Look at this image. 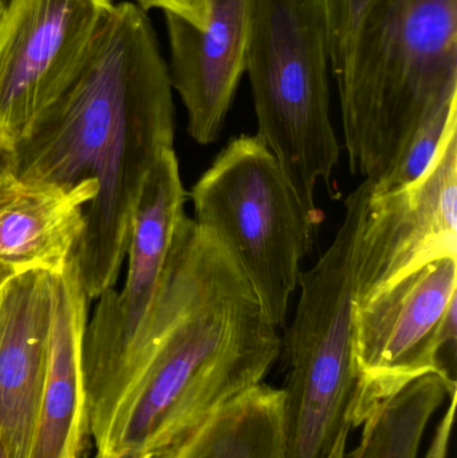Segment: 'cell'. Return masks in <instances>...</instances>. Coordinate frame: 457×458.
I'll use <instances>...</instances> for the list:
<instances>
[{
	"label": "cell",
	"instance_id": "1",
	"mask_svg": "<svg viewBox=\"0 0 457 458\" xmlns=\"http://www.w3.org/2000/svg\"><path fill=\"white\" fill-rule=\"evenodd\" d=\"M282 336L233 256L185 215L144 333L88 398L93 458L157 451L263 384Z\"/></svg>",
	"mask_w": 457,
	"mask_h": 458
},
{
	"label": "cell",
	"instance_id": "2",
	"mask_svg": "<svg viewBox=\"0 0 457 458\" xmlns=\"http://www.w3.org/2000/svg\"><path fill=\"white\" fill-rule=\"evenodd\" d=\"M173 141V89L152 21L134 3L114 4L77 77L13 147L19 176L97 184L74 253L89 301L114 288L145 180Z\"/></svg>",
	"mask_w": 457,
	"mask_h": 458
},
{
	"label": "cell",
	"instance_id": "3",
	"mask_svg": "<svg viewBox=\"0 0 457 458\" xmlns=\"http://www.w3.org/2000/svg\"><path fill=\"white\" fill-rule=\"evenodd\" d=\"M337 88L349 165L377 182L457 96V0H372Z\"/></svg>",
	"mask_w": 457,
	"mask_h": 458
},
{
	"label": "cell",
	"instance_id": "4",
	"mask_svg": "<svg viewBox=\"0 0 457 458\" xmlns=\"http://www.w3.org/2000/svg\"><path fill=\"white\" fill-rule=\"evenodd\" d=\"M370 187L364 180L346 198L332 244L300 275L297 310L282 338L284 458H327L340 436L351 430L353 315Z\"/></svg>",
	"mask_w": 457,
	"mask_h": 458
},
{
	"label": "cell",
	"instance_id": "5",
	"mask_svg": "<svg viewBox=\"0 0 457 458\" xmlns=\"http://www.w3.org/2000/svg\"><path fill=\"white\" fill-rule=\"evenodd\" d=\"M330 39L322 0H254L246 55L258 136L319 225L318 182L330 185L341 147L330 117Z\"/></svg>",
	"mask_w": 457,
	"mask_h": 458
},
{
	"label": "cell",
	"instance_id": "6",
	"mask_svg": "<svg viewBox=\"0 0 457 458\" xmlns=\"http://www.w3.org/2000/svg\"><path fill=\"white\" fill-rule=\"evenodd\" d=\"M199 225L225 248L268 319L284 327L314 228L278 160L258 134L230 140L188 193Z\"/></svg>",
	"mask_w": 457,
	"mask_h": 458
},
{
	"label": "cell",
	"instance_id": "7",
	"mask_svg": "<svg viewBox=\"0 0 457 458\" xmlns=\"http://www.w3.org/2000/svg\"><path fill=\"white\" fill-rule=\"evenodd\" d=\"M457 258H443L357 301L351 428L427 374L456 387Z\"/></svg>",
	"mask_w": 457,
	"mask_h": 458
},
{
	"label": "cell",
	"instance_id": "8",
	"mask_svg": "<svg viewBox=\"0 0 457 458\" xmlns=\"http://www.w3.org/2000/svg\"><path fill=\"white\" fill-rule=\"evenodd\" d=\"M113 0H0V136H30L85 64Z\"/></svg>",
	"mask_w": 457,
	"mask_h": 458
},
{
	"label": "cell",
	"instance_id": "9",
	"mask_svg": "<svg viewBox=\"0 0 457 458\" xmlns=\"http://www.w3.org/2000/svg\"><path fill=\"white\" fill-rule=\"evenodd\" d=\"M187 200L176 153L165 150L148 174L134 211L123 287L110 288L97 299L86 325V401L117 374L144 333L163 287Z\"/></svg>",
	"mask_w": 457,
	"mask_h": 458
},
{
	"label": "cell",
	"instance_id": "10",
	"mask_svg": "<svg viewBox=\"0 0 457 458\" xmlns=\"http://www.w3.org/2000/svg\"><path fill=\"white\" fill-rule=\"evenodd\" d=\"M443 258H457V125L416 184L389 195L370 192L357 301Z\"/></svg>",
	"mask_w": 457,
	"mask_h": 458
},
{
	"label": "cell",
	"instance_id": "11",
	"mask_svg": "<svg viewBox=\"0 0 457 458\" xmlns=\"http://www.w3.org/2000/svg\"><path fill=\"white\" fill-rule=\"evenodd\" d=\"M254 0H208L206 29L165 13L169 78L198 144L219 139L243 72Z\"/></svg>",
	"mask_w": 457,
	"mask_h": 458
},
{
	"label": "cell",
	"instance_id": "12",
	"mask_svg": "<svg viewBox=\"0 0 457 458\" xmlns=\"http://www.w3.org/2000/svg\"><path fill=\"white\" fill-rule=\"evenodd\" d=\"M54 274L27 269L0 288V436L29 458L47 368Z\"/></svg>",
	"mask_w": 457,
	"mask_h": 458
},
{
	"label": "cell",
	"instance_id": "13",
	"mask_svg": "<svg viewBox=\"0 0 457 458\" xmlns=\"http://www.w3.org/2000/svg\"><path fill=\"white\" fill-rule=\"evenodd\" d=\"M89 298L75 256L54 274L47 368L29 458H80L89 435L83 342Z\"/></svg>",
	"mask_w": 457,
	"mask_h": 458
},
{
	"label": "cell",
	"instance_id": "14",
	"mask_svg": "<svg viewBox=\"0 0 457 458\" xmlns=\"http://www.w3.org/2000/svg\"><path fill=\"white\" fill-rule=\"evenodd\" d=\"M96 195L91 180L64 187L19 176L13 164L0 174V263L58 274L74 256Z\"/></svg>",
	"mask_w": 457,
	"mask_h": 458
},
{
	"label": "cell",
	"instance_id": "15",
	"mask_svg": "<svg viewBox=\"0 0 457 458\" xmlns=\"http://www.w3.org/2000/svg\"><path fill=\"white\" fill-rule=\"evenodd\" d=\"M453 393L437 374L410 382L362 422L359 445L343 458H419L429 421Z\"/></svg>",
	"mask_w": 457,
	"mask_h": 458
},
{
	"label": "cell",
	"instance_id": "16",
	"mask_svg": "<svg viewBox=\"0 0 457 458\" xmlns=\"http://www.w3.org/2000/svg\"><path fill=\"white\" fill-rule=\"evenodd\" d=\"M457 125V96L445 102L423 123L400 156L394 168L372 182L373 196L389 195L407 190L419 182L431 165L448 131Z\"/></svg>",
	"mask_w": 457,
	"mask_h": 458
},
{
	"label": "cell",
	"instance_id": "17",
	"mask_svg": "<svg viewBox=\"0 0 457 458\" xmlns=\"http://www.w3.org/2000/svg\"><path fill=\"white\" fill-rule=\"evenodd\" d=\"M370 2L372 0H322L329 27L330 69L337 83L346 74L357 30Z\"/></svg>",
	"mask_w": 457,
	"mask_h": 458
},
{
	"label": "cell",
	"instance_id": "18",
	"mask_svg": "<svg viewBox=\"0 0 457 458\" xmlns=\"http://www.w3.org/2000/svg\"><path fill=\"white\" fill-rule=\"evenodd\" d=\"M139 7L148 13L152 8H160L164 13H172L184 19L188 23L203 30L208 19V0H137Z\"/></svg>",
	"mask_w": 457,
	"mask_h": 458
},
{
	"label": "cell",
	"instance_id": "19",
	"mask_svg": "<svg viewBox=\"0 0 457 458\" xmlns=\"http://www.w3.org/2000/svg\"><path fill=\"white\" fill-rule=\"evenodd\" d=\"M456 406L457 393L450 397V405H448L444 416L437 425L436 432H435L434 438H432L426 458H447L453 421H455Z\"/></svg>",
	"mask_w": 457,
	"mask_h": 458
},
{
	"label": "cell",
	"instance_id": "20",
	"mask_svg": "<svg viewBox=\"0 0 457 458\" xmlns=\"http://www.w3.org/2000/svg\"><path fill=\"white\" fill-rule=\"evenodd\" d=\"M13 164V147L0 136V174Z\"/></svg>",
	"mask_w": 457,
	"mask_h": 458
},
{
	"label": "cell",
	"instance_id": "21",
	"mask_svg": "<svg viewBox=\"0 0 457 458\" xmlns=\"http://www.w3.org/2000/svg\"><path fill=\"white\" fill-rule=\"evenodd\" d=\"M351 430H345L343 435L338 438L335 443L334 448H333L332 454L327 458H343L346 454V443H348V436Z\"/></svg>",
	"mask_w": 457,
	"mask_h": 458
},
{
	"label": "cell",
	"instance_id": "22",
	"mask_svg": "<svg viewBox=\"0 0 457 458\" xmlns=\"http://www.w3.org/2000/svg\"><path fill=\"white\" fill-rule=\"evenodd\" d=\"M21 269L15 268V267L7 266V264L0 263V288L5 284L8 279L13 276V275L19 274Z\"/></svg>",
	"mask_w": 457,
	"mask_h": 458
},
{
	"label": "cell",
	"instance_id": "23",
	"mask_svg": "<svg viewBox=\"0 0 457 458\" xmlns=\"http://www.w3.org/2000/svg\"><path fill=\"white\" fill-rule=\"evenodd\" d=\"M0 458H11L10 452H8L7 445H5L2 436H0Z\"/></svg>",
	"mask_w": 457,
	"mask_h": 458
},
{
	"label": "cell",
	"instance_id": "24",
	"mask_svg": "<svg viewBox=\"0 0 457 458\" xmlns=\"http://www.w3.org/2000/svg\"><path fill=\"white\" fill-rule=\"evenodd\" d=\"M129 458H158V454L156 451L144 452V454H136Z\"/></svg>",
	"mask_w": 457,
	"mask_h": 458
}]
</instances>
